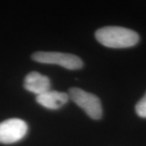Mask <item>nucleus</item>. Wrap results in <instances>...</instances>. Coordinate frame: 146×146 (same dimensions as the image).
<instances>
[{
  "instance_id": "4",
  "label": "nucleus",
  "mask_w": 146,
  "mask_h": 146,
  "mask_svg": "<svg viewBox=\"0 0 146 146\" xmlns=\"http://www.w3.org/2000/svg\"><path fill=\"white\" fill-rule=\"evenodd\" d=\"M28 126L24 120L10 119L0 123V143L12 144L25 136Z\"/></svg>"
},
{
  "instance_id": "3",
  "label": "nucleus",
  "mask_w": 146,
  "mask_h": 146,
  "mask_svg": "<svg viewBox=\"0 0 146 146\" xmlns=\"http://www.w3.org/2000/svg\"><path fill=\"white\" fill-rule=\"evenodd\" d=\"M32 58L38 63L57 64L69 70H77L83 67L82 60L76 55L60 52H36Z\"/></svg>"
},
{
  "instance_id": "6",
  "label": "nucleus",
  "mask_w": 146,
  "mask_h": 146,
  "mask_svg": "<svg viewBox=\"0 0 146 146\" xmlns=\"http://www.w3.org/2000/svg\"><path fill=\"white\" fill-rule=\"evenodd\" d=\"M36 101L47 109L56 110L68 102V95L66 93L49 90L44 94L37 95Z\"/></svg>"
},
{
  "instance_id": "5",
  "label": "nucleus",
  "mask_w": 146,
  "mask_h": 146,
  "mask_svg": "<svg viewBox=\"0 0 146 146\" xmlns=\"http://www.w3.org/2000/svg\"><path fill=\"white\" fill-rule=\"evenodd\" d=\"M24 85L26 90L37 96L50 90V82L46 76L36 72H32L26 76Z\"/></svg>"
},
{
  "instance_id": "2",
  "label": "nucleus",
  "mask_w": 146,
  "mask_h": 146,
  "mask_svg": "<svg viewBox=\"0 0 146 146\" xmlns=\"http://www.w3.org/2000/svg\"><path fill=\"white\" fill-rule=\"evenodd\" d=\"M69 96L91 119H101L102 115V105L100 99L96 95L87 93L79 88H72L69 89Z\"/></svg>"
},
{
  "instance_id": "1",
  "label": "nucleus",
  "mask_w": 146,
  "mask_h": 146,
  "mask_svg": "<svg viewBox=\"0 0 146 146\" xmlns=\"http://www.w3.org/2000/svg\"><path fill=\"white\" fill-rule=\"evenodd\" d=\"M95 36L101 44L110 48H127L139 42L136 32L123 27H104L98 29Z\"/></svg>"
},
{
  "instance_id": "7",
  "label": "nucleus",
  "mask_w": 146,
  "mask_h": 146,
  "mask_svg": "<svg viewBox=\"0 0 146 146\" xmlns=\"http://www.w3.org/2000/svg\"><path fill=\"white\" fill-rule=\"evenodd\" d=\"M136 111L140 117L146 118V94L136 104Z\"/></svg>"
}]
</instances>
